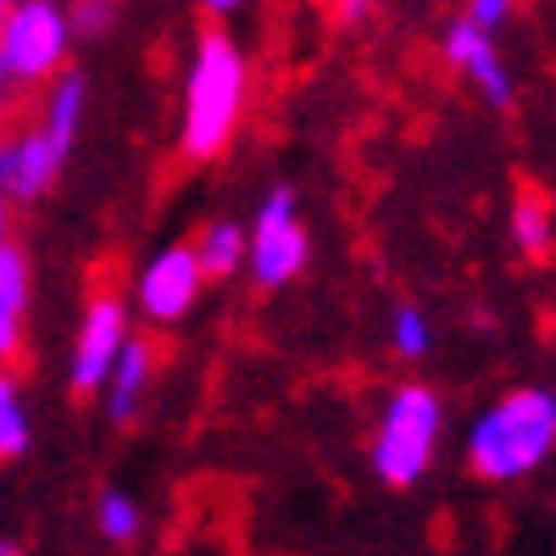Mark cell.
Returning a JSON list of instances; mask_svg holds the SVG:
<instances>
[{
    "instance_id": "9a60e30c",
    "label": "cell",
    "mask_w": 556,
    "mask_h": 556,
    "mask_svg": "<svg viewBox=\"0 0 556 556\" xmlns=\"http://www.w3.org/2000/svg\"><path fill=\"white\" fill-rule=\"evenodd\" d=\"M34 445V424H28V406L17 379H0V456L23 462V451Z\"/></svg>"
},
{
    "instance_id": "2e32d148",
    "label": "cell",
    "mask_w": 556,
    "mask_h": 556,
    "mask_svg": "<svg viewBox=\"0 0 556 556\" xmlns=\"http://www.w3.org/2000/svg\"><path fill=\"white\" fill-rule=\"evenodd\" d=\"M429 345H434L429 312L412 306V301H401V306L390 312V351H395L401 362H417V356H429Z\"/></svg>"
},
{
    "instance_id": "e0dca14e",
    "label": "cell",
    "mask_w": 556,
    "mask_h": 556,
    "mask_svg": "<svg viewBox=\"0 0 556 556\" xmlns=\"http://www.w3.org/2000/svg\"><path fill=\"white\" fill-rule=\"evenodd\" d=\"M490 45H495V34H490V28H479L468 12L451 17V23H445V34H440V51H445V62H451L456 73H468V67L490 51Z\"/></svg>"
},
{
    "instance_id": "ffe728a7",
    "label": "cell",
    "mask_w": 556,
    "mask_h": 556,
    "mask_svg": "<svg viewBox=\"0 0 556 556\" xmlns=\"http://www.w3.org/2000/svg\"><path fill=\"white\" fill-rule=\"evenodd\" d=\"M513 7H518V0H468V17H473L479 28H490V34H495L506 17H513Z\"/></svg>"
},
{
    "instance_id": "4fadbf2b",
    "label": "cell",
    "mask_w": 556,
    "mask_h": 556,
    "mask_svg": "<svg viewBox=\"0 0 556 556\" xmlns=\"http://www.w3.org/2000/svg\"><path fill=\"white\" fill-rule=\"evenodd\" d=\"M513 245L534 262L551 256V245H556V223H551V206L540 190H518V201H513Z\"/></svg>"
},
{
    "instance_id": "30bf717a",
    "label": "cell",
    "mask_w": 556,
    "mask_h": 556,
    "mask_svg": "<svg viewBox=\"0 0 556 556\" xmlns=\"http://www.w3.org/2000/svg\"><path fill=\"white\" fill-rule=\"evenodd\" d=\"M195 251H201L206 278H212V285H223V278H235V273L251 267V228L235 223V217H212V223L201 228Z\"/></svg>"
},
{
    "instance_id": "44dd1931",
    "label": "cell",
    "mask_w": 556,
    "mask_h": 556,
    "mask_svg": "<svg viewBox=\"0 0 556 556\" xmlns=\"http://www.w3.org/2000/svg\"><path fill=\"white\" fill-rule=\"evenodd\" d=\"M195 7L206 12V17H235V12H245L251 0H195Z\"/></svg>"
},
{
    "instance_id": "8992f818",
    "label": "cell",
    "mask_w": 556,
    "mask_h": 556,
    "mask_svg": "<svg viewBox=\"0 0 556 556\" xmlns=\"http://www.w3.org/2000/svg\"><path fill=\"white\" fill-rule=\"evenodd\" d=\"M128 306L123 295L101 290L96 301L84 306L78 317V334H73V356H67V390L73 395H101L117 374V362L128 351Z\"/></svg>"
},
{
    "instance_id": "5b68a950",
    "label": "cell",
    "mask_w": 556,
    "mask_h": 556,
    "mask_svg": "<svg viewBox=\"0 0 556 556\" xmlns=\"http://www.w3.org/2000/svg\"><path fill=\"white\" fill-rule=\"evenodd\" d=\"M312 262V235L301 223V195L290 184H273L256 201V223H251V278L256 290H285L306 273Z\"/></svg>"
},
{
    "instance_id": "7c38bea8",
    "label": "cell",
    "mask_w": 556,
    "mask_h": 556,
    "mask_svg": "<svg viewBox=\"0 0 556 556\" xmlns=\"http://www.w3.org/2000/svg\"><path fill=\"white\" fill-rule=\"evenodd\" d=\"M84 106H89V84L84 73H62L56 84H45V106H39V128H51L62 146L73 151V139H78V123H84Z\"/></svg>"
},
{
    "instance_id": "ac0fdd59",
    "label": "cell",
    "mask_w": 556,
    "mask_h": 556,
    "mask_svg": "<svg viewBox=\"0 0 556 556\" xmlns=\"http://www.w3.org/2000/svg\"><path fill=\"white\" fill-rule=\"evenodd\" d=\"M462 78H468L473 89H479V96L495 106V112H506V106H513V96H518V84H513V67H506L501 62V51H495V45H490V51L468 67V73H462Z\"/></svg>"
},
{
    "instance_id": "d6986e66",
    "label": "cell",
    "mask_w": 556,
    "mask_h": 556,
    "mask_svg": "<svg viewBox=\"0 0 556 556\" xmlns=\"http://www.w3.org/2000/svg\"><path fill=\"white\" fill-rule=\"evenodd\" d=\"M73 28L78 39H106L117 28V0H73Z\"/></svg>"
},
{
    "instance_id": "277c9868",
    "label": "cell",
    "mask_w": 556,
    "mask_h": 556,
    "mask_svg": "<svg viewBox=\"0 0 556 556\" xmlns=\"http://www.w3.org/2000/svg\"><path fill=\"white\" fill-rule=\"evenodd\" d=\"M440 429H445V401L429 384H395L374 424V473L390 490L424 484L440 451Z\"/></svg>"
},
{
    "instance_id": "52a82bcc",
    "label": "cell",
    "mask_w": 556,
    "mask_h": 556,
    "mask_svg": "<svg viewBox=\"0 0 556 556\" xmlns=\"http://www.w3.org/2000/svg\"><path fill=\"white\" fill-rule=\"evenodd\" d=\"M201 290H206L201 251L195 245H162L146 267H139V278H134V306H139V317H151V323L167 329V323L190 317Z\"/></svg>"
},
{
    "instance_id": "8fae6325",
    "label": "cell",
    "mask_w": 556,
    "mask_h": 556,
    "mask_svg": "<svg viewBox=\"0 0 556 556\" xmlns=\"http://www.w3.org/2000/svg\"><path fill=\"white\" fill-rule=\"evenodd\" d=\"M146 390H151V345L134 334L128 351H123V362H117V374H112V384H106V417H112L117 429L139 417V401H146Z\"/></svg>"
},
{
    "instance_id": "7402d4cb",
    "label": "cell",
    "mask_w": 556,
    "mask_h": 556,
    "mask_svg": "<svg viewBox=\"0 0 556 556\" xmlns=\"http://www.w3.org/2000/svg\"><path fill=\"white\" fill-rule=\"evenodd\" d=\"M323 7H340V12H345V23H356L367 7H374V0H323Z\"/></svg>"
},
{
    "instance_id": "6da1fadb",
    "label": "cell",
    "mask_w": 556,
    "mask_h": 556,
    "mask_svg": "<svg viewBox=\"0 0 556 556\" xmlns=\"http://www.w3.org/2000/svg\"><path fill=\"white\" fill-rule=\"evenodd\" d=\"M251 106V62L228 28H206L195 39L190 73H184V117H178V151L190 162H212L235 146V134Z\"/></svg>"
},
{
    "instance_id": "5bb4252c",
    "label": "cell",
    "mask_w": 556,
    "mask_h": 556,
    "mask_svg": "<svg viewBox=\"0 0 556 556\" xmlns=\"http://www.w3.org/2000/svg\"><path fill=\"white\" fill-rule=\"evenodd\" d=\"M96 529H101V540L128 545V540H139V529H146V513H139V501L128 490H101L96 495Z\"/></svg>"
},
{
    "instance_id": "603a6c76",
    "label": "cell",
    "mask_w": 556,
    "mask_h": 556,
    "mask_svg": "<svg viewBox=\"0 0 556 556\" xmlns=\"http://www.w3.org/2000/svg\"><path fill=\"white\" fill-rule=\"evenodd\" d=\"M0 556H23V551H17V540H7V545H0Z\"/></svg>"
},
{
    "instance_id": "ba28073f",
    "label": "cell",
    "mask_w": 556,
    "mask_h": 556,
    "mask_svg": "<svg viewBox=\"0 0 556 556\" xmlns=\"http://www.w3.org/2000/svg\"><path fill=\"white\" fill-rule=\"evenodd\" d=\"M67 146L51 134V128H23L17 139H7V151H0V195H7L12 206H28V201H39L51 184L62 178V167H67Z\"/></svg>"
},
{
    "instance_id": "9c48e42d",
    "label": "cell",
    "mask_w": 556,
    "mask_h": 556,
    "mask_svg": "<svg viewBox=\"0 0 556 556\" xmlns=\"http://www.w3.org/2000/svg\"><path fill=\"white\" fill-rule=\"evenodd\" d=\"M28 285H34V267L28 251L7 235L0 245V356H17L23 351V312H28Z\"/></svg>"
},
{
    "instance_id": "3957f363",
    "label": "cell",
    "mask_w": 556,
    "mask_h": 556,
    "mask_svg": "<svg viewBox=\"0 0 556 556\" xmlns=\"http://www.w3.org/2000/svg\"><path fill=\"white\" fill-rule=\"evenodd\" d=\"M73 7L56 0H7L0 17V78L7 96L17 101L23 89H45L67 73V51H73Z\"/></svg>"
},
{
    "instance_id": "7a4b0ae2",
    "label": "cell",
    "mask_w": 556,
    "mask_h": 556,
    "mask_svg": "<svg viewBox=\"0 0 556 556\" xmlns=\"http://www.w3.org/2000/svg\"><path fill=\"white\" fill-rule=\"evenodd\" d=\"M556 451V390L518 384L468 424V468L484 484H513Z\"/></svg>"
}]
</instances>
